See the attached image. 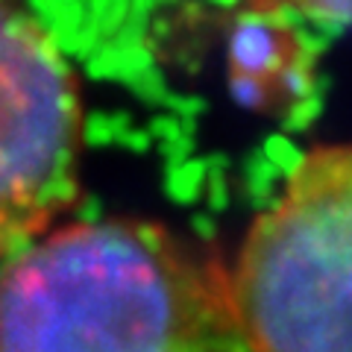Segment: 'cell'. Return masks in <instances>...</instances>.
I'll return each mask as SVG.
<instances>
[{"mask_svg": "<svg viewBox=\"0 0 352 352\" xmlns=\"http://www.w3.org/2000/svg\"><path fill=\"white\" fill-rule=\"evenodd\" d=\"M226 279L247 352H352V141L294 162Z\"/></svg>", "mask_w": 352, "mask_h": 352, "instance_id": "obj_2", "label": "cell"}, {"mask_svg": "<svg viewBox=\"0 0 352 352\" xmlns=\"http://www.w3.org/2000/svg\"><path fill=\"white\" fill-rule=\"evenodd\" d=\"M252 9L276 15H300L320 27H349L352 0H252Z\"/></svg>", "mask_w": 352, "mask_h": 352, "instance_id": "obj_4", "label": "cell"}, {"mask_svg": "<svg viewBox=\"0 0 352 352\" xmlns=\"http://www.w3.org/2000/svg\"><path fill=\"white\" fill-rule=\"evenodd\" d=\"M0 352H247L226 264L168 226L50 229L0 264Z\"/></svg>", "mask_w": 352, "mask_h": 352, "instance_id": "obj_1", "label": "cell"}, {"mask_svg": "<svg viewBox=\"0 0 352 352\" xmlns=\"http://www.w3.org/2000/svg\"><path fill=\"white\" fill-rule=\"evenodd\" d=\"M82 91L59 44L15 0H0V261L80 200Z\"/></svg>", "mask_w": 352, "mask_h": 352, "instance_id": "obj_3", "label": "cell"}]
</instances>
